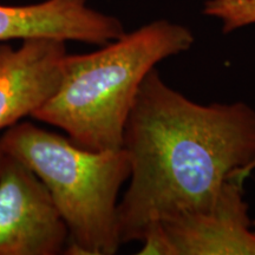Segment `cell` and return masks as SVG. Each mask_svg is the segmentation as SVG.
I'll use <instances>...</instances> for the list:
<instances>
[{
	"label": "cell",
	"instance_id": "3957f363",
	"mask_svg": "<svg viewBox=\"0 0 255 255\" xmlns=\"http://www.w3.org/2000/svg\"><path fill=\"white\" fill-rule=\"evenodd\" d=\"M2 149L43 181L69 229L64 253L114 255L121 244L117 197L130 177L123 148L95 151L31 122L15 123L0 137Z\"/></svg>",
	"mask_w": 255,
	"mask_h": 255
},
{
	"label": "cell",
	"instance_id": "5b68a950",
	"mask_svg": "<svg viewBox=\"0 0 255 255\" xmlns=\"http://www.w3.org/2000/svg\"><path fill=\"white\" fill-rule=\"evenodd\" d=\"M13 49L0 43V130L30 116L55 94L62 79L65 40L30 38Z\"/></svg>",
	"mask_w": 255,
	"mask_h": 255
},
{
	"label": "cell",
	"instance_id": "7a4b0ae2",
	"mask_svg": "<svg viewBox=\"0 0 255 255\" xmlns=\"http://www.w3.org/2000/svg\"><path fill=\"white\" fill-rule=\"evenodd\" d=\"M194 41L189 28L161 19L95 52L66 55L56 92L31 117L60 128L89 150L121 149L143 79L156 64L186 52Z\"/></svg>",
	"mask_w": 255,
	"mask_h": 255
},
{
	"label": "cell",
	"instance_id": "277c9868",
	"mask_svg": "<svg viewBox=\"0 0 255 255\" xmlns=\"http://www.w3.org/2000/svg\"><path fill=\"white\" fill-rule=\"evenodd\" d=\"M68 242V226L43 181L23 161L2 151L0 255H56Z\"/></svg>",
	"mask_w": 255,
	"mask_h": 255
},
{
	"label": "cell",
	"instance_id": "6da1fadb",
	"mask_svg": "<svg viewBox=\"0 0 255 255\" xmlns=\"http://www.w3.org/2000/svg\"><path fill=\"white\" fill-rule=\"evenodd\" d=\"M122 148L130 184L117 207L121 244L142 241L152 225L208 212L228 180L255 159V110L245 102L195 103L151 69L128 116Z\"/></svg>",
	"mask_w": 255,
	"mask_h": 255
},
{
	"label": "cell",
	"instance_id": "30bf717a",
	"mask_svg": "<svg viewBox=\"0 0 255 255\" xmlns=\"http://www.w3.org/2000/svg\"><path fill=\"white\" fill-rule=\"evenodd\" d=\"M2 151H4V149H2V146H1V143H0V156H1Z\"/></svg>",
	"mask_w": 255,
	"mask_h": 255
},
{
	"label": "cell",
	"instance_id": "ba28073f",
	"mask_svg": "<svg viewBox=\"0 0 255 255\" xmlns=\"http://www.w3.org/2000/svg\"><path fill=\"white\" fill-rule=\"evenodd\" d=\"M203 14L219 19L223 33L255 24V0H207Z\"/></svg>",
	"mask_w": 255,
	"mask_h": 255
},
{
	"label": "cell",
	"instance_id": "8992f818",
	"mask_svg": "<svg viewBox=\"0 0 255 255\" xmlns=\"http://www.w3.org/2000/svg\"><path fill=\"white\" fill-rule=\"evenodd\" d=\"M173 255H255V231L251 229L242 183L227 181L208 212L178 215L161 222Z\"/></svg>",
	"mask_w": 255,
	"mask_h": 255
},
{
	"label": "cell",
	"instance_id": "9c48e42d",
	"mask_svg": "<svg viewBox=\"0 0 255 255\" xmlns=\"http://www.w3.org/2000/svg\"><path fill=\"white\" fill-rule=\"evenodd\" d=\"M255 170V159H254V162H253V163H252L251 165H250V167H248L247 168V170H246V173H245V176H250V175L252 174V173H253V171ZM252 226H253V227H255V221H253V222H252Z\"/></svg>",
	"mask_w": 255,
	"mask_h": 255
},
{
	"label": "cell",
	"instance_id": "52a82bcc",
	"mask_svg": "<svg viewBox=\"0 0 255 255\" xmlns=\"http://www.w3.org/2000/svg\"><path fill=\"white\" fill-rule=\"evenodd\" d=\"M126 33L119 18L89 7L88 0H44L31 5H0V43L56 38L107 45Z\"/></svg>",
	"mask_w": 255,
	"mask_h": 255
}]
</instances>
